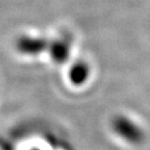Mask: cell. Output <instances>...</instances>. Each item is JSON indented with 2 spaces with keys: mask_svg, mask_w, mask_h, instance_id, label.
Masks as SVG:
<instances>
[{
  "mask_svg": "<svg viewBox=\"0 0 150 150\" xmlns=\"http://www.w3.org/2000/svg\"><path fill=\"white\" fill-rule=\"evenodd\" d=\"M116 130L120 132L123 138L130 141L131 143H137L141 141V134L140 131L134 126H131L130 123L127 121H121L119 123H116Z\"/></svg>",
  "mask_w": 150,
  "mask_h": 150,
  "instance_id": "obj_1",
  "label": "cell"
}]
</instances>
